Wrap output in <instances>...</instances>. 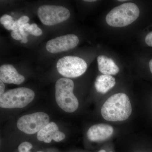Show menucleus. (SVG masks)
<instances>
[{
	"instance_id": "f257e3e1",
	"label": "nucleus",
	"mask_w": 152,
	"mask_h": 152,
	"mask_svg": "<svg viewBox=\"0 0 152 152\" xmlns=\"http://www.w3.org/2000/svg\"><path fill=\"white\" fill-rule=\"evenodd\" d=\"M132 113L129 99L124 93L112 95L105 102L101 109V114L109 121H121L127 119Z\"/></svg>"
},
{
	"instance_id": "f03ea898",
	"label": "nucleus",
	"mask_w": 152,
	"mask_h": 152,
	"mask_svg": "<svg viewBox=\"0 0 152 152\" xmlns=\"http://www.w3.org/2000/svg\"><path fill=\"white\" fill-rule=\"evenodd\" d=\"M140 11L133 3H126L114 8L106 17L107 23L114 27H123L131 24L138 18Z\"/></svg>"
},
{
	"instance_id": "7ed1b4c3",
	"label": "nucleus",
	"mask_w": 152,
	"mask_h": 152,
	"mask_svg": "<svg viewBox=\"0 0 152 152\" xmlns=\"http://www.w3.org/2000/svg\"><path fill=\"white\" fill-rule=\"evenodd\" d=\"M74 82L70 79L62 78L56 83V101L59 107L67 113H73L78 108L79 102L74 95Z\"/></svg>"
},
{
	"instance_id": "20e7f679",
	"label": "nucleus",
	"mask_w": 152,
	"mask_h": 152,
	"mask_svg": "<svg viewBox=\"0 0 152 152\" xmlns=\"http://www.w3.org/2000/svg\"><path fill=\"white\" fill-rule=\"evenodd\" d=\"M35 93L28 88H17L9 90L0 97V106L3 108H22L34 100Z\"/></svg>"
},
{
	"instance_id": "39448f33",
	"label": "nucleus",
	"mask_w": 152,
	"mask_h": 152,
	"mask_svg": "<svg viewBox=\"0 0 152 152\" xmlns=\"http://www.w3.org/2000/svg\"><path fill=\"white\" fill-rule=\"evenodd\" d=\"M56 67L59 73L67 78H76L82 75L86 71L88 65L81 58L67 56L59 59Z\"/></svg>"
},
{
	"instance_id": "423d86ee",
	"label": "nucleus",
	"mask_w": 152,
	"mask_h": 152,
	"mask_svg": "<svg viewBox=\"0 0 152 152\" xmlns=\"http://www.w3.org/2000/svg\"><path fill=\"white\" fill-rule=\"evenodd\" d=\"M38 15L43 24L52 26L68 20L70 16V12L63 6L46 5L39 8Z\"/></svg>"
},
{
	"instance_id": "0eeeda50",
	"label": "nucleus",
	"mask_w": 152,
	"mask_h": 152,
	"mask_svg": "<svg viewBox=\"0 0 152 152\" xmlns=\"http://www.w3.org/2000/svg\"><path fill=\"white\" fill-rule=\"evenodd\" d=\"M48 115L42 112H37L20 117L17 122L19 130L28 134L38 132L49 123Z\"/></svg>"
},
{
	"instance_id": "6e6552de",
	"label": "nucleus",
	"mask_w": 152,
	"mask_h": 152,
	"mask_svg": "<svg viewBox=\"0 0 152 152\" xmlns=\"http://www.w3.org/2000/svg\"><path fill=\"white\" fill-rule=\"evenodd\" d=\"M79 43V38L75 35L67 34L50 40L47 42L46 48L49 53H57L72 50Z\"/></svg>"
},
{
	"instance_id": "1a4fd4ad",
	"label": "nucleus",
	"mask_w": 152,
	"mask_h": 152,
	"mask_svg": "<svg viewBox=\"0 0 152 152\" xmlns=\"http://www.w3.org/2000/svg\"><path fill=\"white\" fill-rule=\"evenodd\" d=\"M64 133L59 130L58 127L56 123H49L45 127L39 131L37 138L40 141L49 143L52 140L56 142L61 141L65 138Z\"/></svg>"
},
{
	"instance_id": "9d476101",
	"label": "nucleus",
	"mask_w": 152,
	"mask_h": 152,
	"mask_svg": "<svg viewBox=\"0 0 152 152\" xmlns=\"http://www.w3.org/2000/svg\"><path fill=\"white\" fill-rule=\"evenodd\" d=\"M113 132V128L110 125L99 124L91 127L87 132V135L91 141L100 142L110 138Z\"/></svg>"
},
{
	"instance_id": "9b49d317",
	"label": "nucleus",
	"mask_w": 152,
	"mask_h": 152,
	"mask_svg": "<svg viewBox=\"0 0 152 152\" xmlns=\"http://www.w3.org/2000/svg\"><path fill=\"white\" fill-rule=\"evenodd\" d=\"M0 80L5 83L20 85L24 81L25 78L12 65L4 64L0 67Z\"/></svg>"
},
{
	"instance_id": "f8f14e48",
	"label": "nucleus",
	"mask_w": 152,
	"mask_h": 152,
	"mask_svg": "<svg viewBox=\"0 0 152 152\" xmlns=\"http://www.w3.org/2000/svg\"><path fill=\"white\" fill-rule=\"evenodd\" d=\"M97 62L99 71L103 75H115L119 72V68L111 58L99 56L97 58Z\"/></svg>"
},
{
	"instance_id": "ddd939ff",
	"label": "nucleus",
	"mask_w": 152,
	"mask_h": 152,
	"mask_svg": "<svg viewBox=\"0 0 152 152\" xmlns=\"http://www.w3.org/2000/svg\"><path fill=\"white\" fill-rule=\"evenodd\" d=\"M116 84L115 79L110 75H102L98 76L95 82V87L98 92L105 94Z\"/></svg>"
},
{
	"instance_id": "4468645a",
	"label": "nucleus",
	"mask_w": 152,
	"mask_h": 152,
	"mask_svg": "<svg viewBox=\"0 0 152 152\" xmlns=\"http://www.w3.org/2000/svg\"><path fill=\"white\" fill-rule=\"evenodd\" d=\"M27 32L29 34L35 36H40L42 34V30L38 27L37 25L35 23L30 25L29 28Z\"/></svg>"
},
{
	"instance_id": "2eb2a0df",
	"label": "nucleus",
	"mask_w": 152,
	"mask_h": 152,
	"mask_svg": "<svg viewBox=\"0 0 152 152\" xmlns=\"http://www.w3.org/2000/svg\"><path fill=\"white\" fill-rule=\"evenodd\" d=\"M32 148V145L31 143L28 142H24L20 144L19 146V152H31L30 150Z\"/></svg>"
},
{
	"instance_id": "dca6fc26",
	"label": "nucleus",
	"mask_w": 152,
	"mask_h": 152,
	"mask_svg": "<svg viewBox=\"0 0 152 152\" xmlns=\"http://www.w3.org/2000/svg\"><path fill=\"white\" fill-rule=\"evenodd\" d=\"M17 20L20 28L21 26L28 23V22L29 21V18L27 16H23Z\"/></svg>"
},
{
	"instance_id": "f3484780",
	"label": "nucleus",
	"mask_w": 152,
	"mask_h": 152,
	"mask_svg": "<svg viewBox=\"0 0 152 152\" xmlns=\"http://www.w3.org/2000/svg\"><path fill=\"white\" fill-rule=\"evenodd\" d=\"M11 36H12V37L17 40H22V38H23L22 35L21 34L19 29L12 31V33H11Z\"/></svg>"
},
{
	"instance_id": "a211bd4d",
	"label": "nucleus",
	"mask_w": 152,
	"mask_h": 152,
	"mask_svg": "<svg viewBox=\"0 0 152 152\" xmlns=\"http://www.w3.org/2000/svg\"><path fill=\"white\" fill-rule=\"evenodd\" d=\"M13 20V19L11 16L7 15H4L2 16L0 19V22L1 24L4 25L7 22Z\"/></svg>"
},
{
	"instance_id": "6ab92c4d",
	"label": "nucleus",
	"mask_w": 152,
	"mask_h": 152,
	"mask_svg": "<svg viewBox=\"0 0 152 152\" xmlns=\"http://www.w3.org/2000/svg\"><path fill=\"white\" fill-rule=\"evenodd\" d=\"M145 42L148 46L152 47V31L149 33L146 36Z\"/></svg>"
},
{
	"instance_id": "aec40b11",
	"label": "nucleus",
	"mask_w": 152,
	"mask_h": 152,
	"mask_svg": "<svg viewBox=\"0 0 152 152\" xmlns=\"http://www.w3.org/2000/svg\"><path fill=\"white\" fill-rule=\"evenodd\" d=\"M30 25L29 23H27L26 24L23 25L21 26L19 28V30L20 32H26V31H28L30 26Z\"/></svg>"
},
{
	"instance_id": "412c9836",
	"label": "nucleus",
	"mask_w": 152,
	"mask_h": 152,
	"mask_svg": "<svg viewBox=\"0 0 152 152\" xmlns=\"http://www.w3.org/2000/svg\"><path fill=\"white\" fill-rule=\"evenodd\" d=\"M22 36V39L21 41V43H26L28 42V33L26 32H20Z\"/></svg>"
},
{
	"instance_id": "4be33fe9",
	"label": "nucleus",
	"mask_w": 152,
	"mask_h": 152,
	"mask_svg": "<svg viewBox=\"0 0 152 152\" xmlns=\"http://www.w3.org/2000/svg\"><path fill=\"white\" fill-rule=\"evenodd\" d=\"M5 86L4 83L0 80V96H1L5 93Z\"/></svg>"
},
{
	"instance_id": "5701e85b",
	"label": "nucleus",
	"mask_w": 152,
	"mask_h": 152,
	"mask_svg": "<svg viewBox=\"0 0 152 152\" xmlns=\"http://www.w3.org/2000/svg\"><path fill=\"white\" fill-rule=\"evenodd\" d=\"M149 67L150 71L152 74V59L149 62Z\"/></svg>"
},
{
	"instance_id": "b1692460",
	"label": "nucleus",
	"mask_w": 152,
	"mask_h": 152,
	"mask_svg": "<svg viewBox=\"0 0 152 152\" xmlns=\"http://www.w3.org/2000/svg\"><path fill=\"white\" fill-rule=\"evenodd\" d=\"M85 1L86 2H94L96 1H94V0H91V1Z\"/></svg>"
},
{
	"instance_id": "393cba45",
	"label": "nucleus",
	"mask_w": 152,
	"mask_h": 152,
	"mask_svg": "<svg viewBox=\"0 0 152 152\" xmlns=\"http://www.w3.org/2000/svg\"><path fill=\"white\" fill-rule=\"evenodd\" d=\"M98 152H106V151L104 150H101L100 151H99Z\"/></svg>"
},
{
	"instance_id": "a878e982",
	"label": "nucleus",
	"mask_w": 152,
	"mask_h": 152,
	"mask_svg": "<svg viewBox=\"0 0 152 152\" xmlns=\"http://www.w3.org/2000/svg\"><path fill=\"white\" fill-rule=\"evenodd\" d=\"M119 1L121 2V1H125V0H123V1Z\"/></svg>"
},
{
	"instance_id": "bb28decb",
	"label": "nucleus",
	"mask_w": 152,
	"mask_h": 152,
	"mask_svg": "<svg viewBox=\"0 0 152 152\" xmlns=\"http://www.w3.org/2000/svg\"><path fill=\"white\" fill-rule=\"evenodd\" d=\"M41 152V151H38V152Z\"/></svg>"
},
{
	"instance_id": "cd10ccee",
	"label": "nucleus",
	"mask_w": 152,
	"mask_h": 152,
	"mask_svg": "<svg viewBox=\"0 0 152 152\" xmlns=\"http://www.w3.org/2000/svg\"></svg>"
}]
</instances>
